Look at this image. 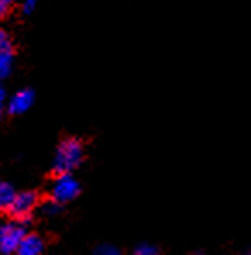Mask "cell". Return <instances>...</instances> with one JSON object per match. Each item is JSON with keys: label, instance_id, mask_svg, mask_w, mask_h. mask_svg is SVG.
Masks as SVG:
<instances>
[{"label": "cell", "instance_id": "obj_17", "mask_svg": "<svg viewBox=\"0 0 251 255\" xmlns=\"http://www.w3.org/2000/svg\"><path fill=\"white\" fill-rule=\"evenodd\" d=\"M250 255H251V254H250Z\"/></svg>", "mask_w": 251, "mask_h": 255}, {"label": "cell", "instance_id": "obj_1", "mask_svg": "<svg viewBox=\"0 0 251 255\" xmlns=\"http://www.w3.org/2000/svg\"><path fill=\"white\" fill-rule=\"evenodd\" d=\"M84 159V147L78 138H66L55 150L54 171L57 174H69L81 166Z\"/></svg>", "mask_w": 251, "mask_h": 255}, {"label": "cell", "instance_id": "obj_12", "mask_svg": "<svg viewBox=\"0 0 251 255\" xmlns=\"http://www.w3.org/2000/svg\"><path fill=\"white\" fill-rule=\"evenodd\" d=\"M38 2L40 0H22V9H24V12H31Z\"/></svg>", "mask_w": 251, "mask_h": 255}, {"label": "cell", "instance_id": "obj_14", "mask_svg": "<svg viewBox=\"0 0 251 255\" xmlns=\"http://www.w3.org/2000/svg\"><path fill=\"white\" fill-rule=\"evenodd\" d=\"M5 14H7V5L2 2V0H0V21L5 17Z\"/></svg>", "mask_w": 251, "mask_h": 255}, {"label": "cell", "instance_id": "obj_8", "mask_svg": "<svg viewBox=\"0 0 251 255\" xmlns=\"http://www.w3.org/2000/svg\"><path fill=\"white\" fill-rule=\"evenodd\" d=\"M14 197H16V191L12 186L9 183L0 181V211H9Z\"/></svg>", "mask_w": 251, "mask_h": 255}, {"label": "cell", "instance_id": "obj_4", "mask_svg": "<svg viewBox=\"0 0 251 255\" xmlns=\"http://www.w3.org/2000/svg\"><path fill=\"white\" fill-rule=\"evenodd\" d=\"M36 207H38V195L35 191H21L14 197L9 207V214L16 221H26L35 212Z\"/></svg>", "mask_w": 251, "mask_h": 255}, {"label": "cell", "instance_id": "obj_9", "mask_svg": "<svg viewBox=\"0 0 251 255\" xmlns=\"http://www.w3.org/2000/svg\"><path fill=\"white\" fill-rule=\"evenodd\" d=\"M95 255H122V254H121V250H119L117 247L108 245V243H105V245L96 247Z\"/></svg>", "mask_w": 251, "mask_h": 255}, {"label": "cell", "instance_id": "obj_6", "mask_svg": "<svg viewBox=\"0 0 251 255\" xmlns=\"http://www.w3.org/2000/svg\"><path fill=\"white\" fill-rule=\"evenodd\" d=\"M45 252V242L40 235L31 233L24 235L21 240L19 247L16 250V255H43Z\"/></svg>", "mask_w": 251, "mask_h": 255}, {"label": "cell", "instance_id": "obj_16", "mask_svg": "<svg viewBox=\"0 0 251 255\" xmlns=\"http://www.w3.org/2000/svg\"><path fill=\"white\" fill-rule=\"evenodd\" d=\"M2 2L5 3V5H9V3H14V2H16V0H2Z\"/></svg>", "mask_w": 251, "mask_h": 255}, {"label": "cell", "instance_id": "obj_13", "mask_svg": "<svg viewBox=\"0 0 251 255\" xmlns=\"http://www.w3.org/2000/svg\"><path fill=\"white\" fill-rule=\"evenodd\" d=\"M3 104H5V90L0 86V116H2V111H3Z\"/></svg>", "mask_w": 251, "mask_h": 255}, {"label": "cell", "instance_id": "obj_5", "mask_svg": "<svg viewBox=\"0 0 251 255\" xmlns=\"http://www.w3.org/2000/svg\"><path fill=\"white\" fill-rule=\"evenodd\" d=\"M35 102V93L31 90H19L16 92L7 102V109L10 114H24L26 111H29Z\"/></svg>", "mask_w": 251, "mask_h": 255}, {"label": "cell", "instance_id": "obj_7", "mask_svg": "<svg viewBox=\"0 0 251 255\" xmlns=\"http://www.w3.org/2000/svg\"><path fill=\"white\" fill-rule=\"evenodd\" d=\"M12 67H14V50L10 47V43H7L0 48V81L9 78V74L12 73Z\"/></svg>", "mask_w": 251, "mask_h": 255}, {"label": "cell", "instance_id": "obj_3", "mask_svg": "<svg viewBox=\"0 0 251 255\" xmlns=\"http://www.w3.org/2000/svg\"><path fill=\"white\" fill-rule=\"evenodd\" d=\"M26 231L21 221H7L0 224V254L12 255L16 254L21 240L24 238Z\"/></svg>", "mask_w": 251, "mask_h": 255}, {"label": "cell", "instance_id": "obj_15", "mask_svg": "<svg viewBox=\"0 0 251 255\" xmlns=\"http://www.w3.org/2000/svg\"><path fill=\"white\" fill-rule=\"evenodd\" d=\"M7 43H9V40H7V35L2 31V29H0V48H2L3 45H7Z\"/></svg>", "mask_w": 251, "mask_h": 255}, {"label": "cell", "instance_id": "obj_2", "mask_svg": "<svg viewBox=\"0 0 251 255\" xmlns=\"http://www.w3.org/2000/svg\"><path fill=\"white\" fill-rule=\"evenodd\" d=\"M81 185L76 178L73 176V172L69 174H57V178L54 179L50 186V198L55 204H69L74 198L80 195Z\"/></svg>", "mask_w": 251, "mask_h": 255}, {"label": "cell", "instance_id": "obj_11", "mask_svg": "<svg viewBox=\"0 0 251 255\" xmlns=\"http://www.w3.org/2000/svg\"><path fill=\"white\" fill-rule=\"evenodd\" d=\"M59 209H61V205L55 204L54 200H50L48 204H45L43 212L47 214V216H55V214H59Z\"/></svg>", "mask_w": 251, "mask_h": 255}, {"label": "cell", "instance_id": "obj_10", "mask_svg": "<svg viewBox=\"0 0 251 255\" xmlns=\"http://www.w3.org/2000/svg\"><path fill=\"white\" fill-rule=\"evenodd\" d=\"M133 255H159V250L153 245H148V243H143V245L136 247Z\"/></svg>", "mask_w": 251, "mask_h": 255}]
</instances>
